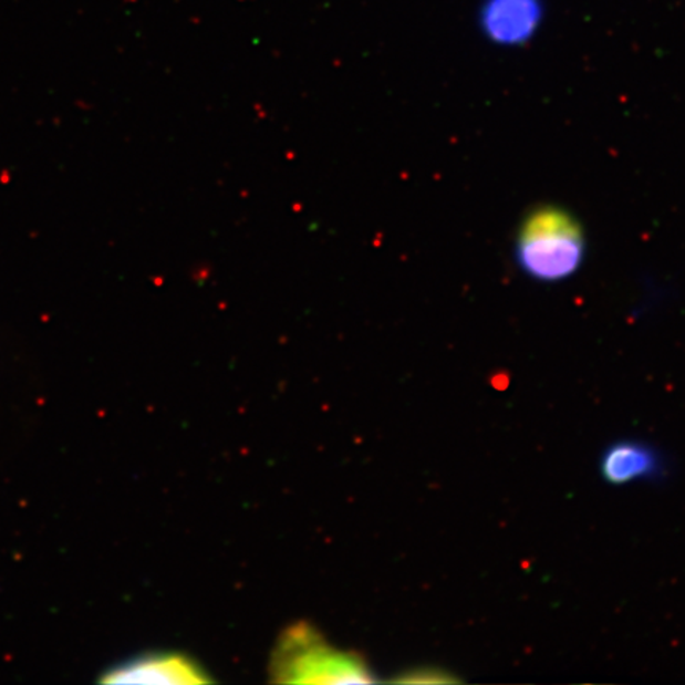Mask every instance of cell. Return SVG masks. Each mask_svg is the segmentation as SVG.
Listing matches in <instances>:
<instances>
[{"instance_id": "cell-1", "label": "cell", "mask_w": 685, "mask_h": 685, "mask_svg": "<svg viewBox=\"0 0 685 685\" xmlns=\"http://www.w3.org/2000/svg\"><path fill=\"white\" fill-rule=\"evenodd\" d=\"M270 681L281 684H372V668L362 655L332 646L310 622L281 633L269 663Z\"/></svg>"}, {"instance_id": "cell-3", "label": "cell", "mask_w": 685, "mask_h": 685, "mask_svg": "<svg viewBox=\"0 0 685 685\" xmlns=\"http://www.w3.org/2000/svg\"><path fill=\"white\" fill-rule=\"evenodd\" d=\"M104 684H208L214 677L183 652H148L120 663L101 676Z\"/></svg>"}, {"instance_id": "cell-4", "label": "cell", "mask_w": 685, "mask_h": 685, "mask_svg": "<svg viewBox=\"0 0 685 685\" xmlns=\"http://www.w3.org/2000/svg\"><path fill=\"white\" fill-rule=\"evenodd\" d=\"M541 0H486L479 25L487 40L498 46H522L537 35L543 23Z\"/></svg>"}, {"instance_id": "cell-2", "label": "cell", "mask_w": 685, "mask_h": 685, "mask_svg": "<svg viewBox=\"0 0 685 685\" xmlns=\"http://www.w3.org/2000/svg\"><path fill=\"white\" fill-rule=\"evenodd\" d=\"M584 229L570 211L554 205L534 208L520 222L515 258L520 272L540 283L570 280L584 263Z\"/></svg>"}, {"instance_id": "cell-5", "label": "cell", "mask_w": 685, "mask_h": 685, "mask_svg": "<svg viewBox=\"0 0 685 685\" xmlns=\"http://www.w3.org/2000/svg\"><path fill=\"white\" fill-rule=\"evenodd\" d=\"M600 473L608 485L657 481L666 473L661 450L641 439L611 443L600 460Z\"/></svg>"}]
</instances>
